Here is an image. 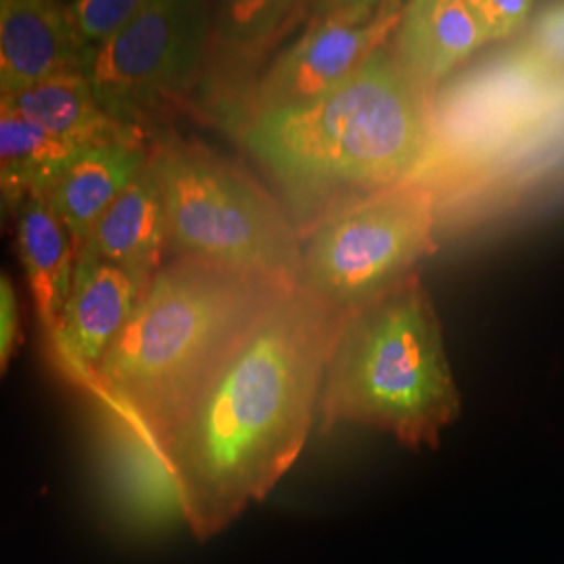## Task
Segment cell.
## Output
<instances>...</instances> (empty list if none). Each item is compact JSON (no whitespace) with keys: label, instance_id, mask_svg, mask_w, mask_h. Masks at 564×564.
Listing matches in <instances>:
<instances>
[{"label":"cell","instance_id":"20","mask_svg":"<svg viewBox=\"0 0 564 564\" xmlns=\"http://www.w3.org/2000/svg\"><path fill=\"white\" fill-rule=\"evenodd\" d=\"M18 337V300L7 276L0 274V375Z\"/></svg>","mask_w":564,"mask_h":564},{"label":"cell","instance_id":"6","mask_svg":"<svg viewBox=\"0 0 564 564\" xmlns=\"http://www.w3.org/2000/svg\"><path fill=\"white\" fill-rule=\"evenodd\" d=\"M435 251L431 195L398 184L326 216L307 235L297 286L347 316L416 276V265Z\"/></svg>","mask_w":564,"mask_h":564},{"label":"cell","instance_id":"19","mask_svg":"<svg viewBox=\"0 0 564 564\" xmlns=\"http://www.w3.org/2000/svg\"><path fill=\"white\" fill-rule=\"evenodd\" d=\"M485 42H500L519 32L535 11L529 0H470Z\"/></svg>","mask_w":564,"mask_h":564},{"label":"cell","instance_id":"14","mask_svg":"<svg viewBox=\"0 0 564 564\" xmlns=\"http://www.w3.org/2000/svg\"><path fill=\"white\" fill-rule=\"evenodd\" d=\"M36 186L18 212V247L36 314L48 339L57 333L65 303L69 300L78 251L63 226L44 188Z\"/></svg>","mask_w":564,"mask_h":564},{"label":"cell","instance_id":"4","mask_svg":"<svg viewBox=\"0 0 564 564\" xmlns=\"http://www.w3.org/2000/svg\"><path fill=\"white\" fill-rule=\"evenodd\" d=\"M460 408L444 328L419 274L343 316L316 416L324 433L360 424L435 449Z\"/></svg>","mask_w":564,"mask_h":564},{"label":"cell","instance_id":"1","mask_svg":"<svg viewBox=\"0 0 564 564\" xmlns=\"http://www.w3.org/2000/svg\"><path fill=\"white\" fill-rule=\"evenodd\" d=\"M341 321L300 286L282 289L172 429L162 464L199 540L263 500L300 458Z\"/></svg>","mask_w":564,"mask_h":564},{"label":"cell","instance_id":"9","mask_svg":"<svg viewBox=\"0 0 564 564\" xmlns=\"http://www.w3.org/2000/svg\"><path fill=\"white\" fill-rule=\"evenodd\" d=\"M144 282L113 263L76 260L57 333L48 339L61 370L86 389L141 300Z\"/></svg>","mask_w":564,"mask_h":564},{"label":"cell","instance_id":"17","mask_svg":"<svg viewBox=\"0 0 564 564\" xmlns=\"http://www.w3.org/2000/svg\"><path fill=\"white\" fill-rule=\"evenodd\" d=\"M78 149L82 147L46 134L36 123L0 105V167L13 163L55 165L69 160Z\"/></svg>","mask_w":564,"mask_h":564},{"label":"cell","instance_id":"15","mask_svg":"<svg viewBox=\"0 0 564 564\" xmlns=\"http://www.w3.org/2000/svg\"><path fill=\"white\" fill-rule=\"evenodd\" d=\"M0 105L36 123L46 134L76 147L139 134L105 116L84 74H65L34 84L18 95L2 97Z\"/></svg>","mask_w":564,"mask_h":564},{"label":"cell","instance_id":"8","mask_svg":"<svg viewBox=\"0 0 564 564\" xmlns=\"http://www.w3.org/2000/svg\"><path fill=\"white\" fill-rule=\"evenodd\" d=\"M403 2H337L316 13L258 82L247 116L300 107L333 93L391 41Z\"/></svg>","mask_w":564,"mask_h":564},{"label":"cell","instance_id":"2","mask_svg":"<svg viewBox=\"0 0 564 564\" xmlns=\"http://www.w3.org/2000/svg\"><path fill=\"white\" fill-rule=\"evenodd\" d=\"M282 289L193 260L163 263L84 391L162 460L186 408Z\"/></svg>","mask_w":564,"mask_h":564},{"label":"cell","instance_id":"12","mask_svg":"<svg viewBox=\"0 0 564 564\" xmlns=\"http://www.w3.org/2000/svg\"><path fill=\"white\" fill-rule=\"evenodd\" d=\"M167 256L162 188L151 162L95 224L78 260L113 263L149 284Z\"/></svg>","mask_w":564,"mask_h":564},{"label":"cell","instance_id":"7","mask_svg":"<svg viewBox=\"0 0 564 564\" xmlns=\"http://www.w3.org/2000/svg\"><path fill=\"white\" fill-rule=\"evenodd\" d=\"M212 41L214 11L205 2L147 0L88 67L105 116L147 137L149 120L199 80Z\"/></svg>","mask_w":564,"mask_h":564},{"label":"cell","instance_id":"16","mask_svg":"<svg viewBox=\"0 0 564 564\" xmlns=\"http://www.w3.org/2000/svg\"><path fill=\"white\" fill-rule=\"evenodd\" d=\"M147 0H76L65 2L67 18L88 61L97 57L142 11Z\"/></svg>","mask_w":564,"mask_h":564},{"label":"cell","instance_id":"3","mask_svg":"<svg viewBox=\"0 0 564 564\" xmlns=\"http://www.w3.org/2000/svg\"><path fill=\"white\" fill-rule=\"evenodd\" d=\"M242 142L295 195L381 193L403 184L426 155V93L403 72L387 42L321 99L247 116Z\"/></svg>","mask_w":564,"mask_h":564},{"label":"cell","instance_id":"18","mask_svg":"<svg viewBox=\"0 0 564 564\" xmlns=\"http://www.w3.org/2000/svg\"><path fill=\"white\" fill-rule=\"evenodd\" d=\"M57 165L59 163L55 165L13 163V165L0 167V230L9 224V220L18 218L21 203L25 202V197L36 186L48 182Z\"/></svg>","mask_w":564,"mask_h":564},{"label":"cell","instance_id":"10","mask_svg":"<svg viewBox=\"0 0 564 564\" xmlns=\"http://www.w3.org/2000/svg\"><path fill=\"white\" fill-rule=\"evenodd\" d=\"M88 67L65 2L0 0V99Z\"/></svg>","mask_w":564,"mask_h":564},{"label":"cell","instance_id":"11","mask_svg":"<svg viewBox=\"0 0 564 564\" xmlns=\"http://www.w3.org/2000/svg\"><path fill=\"white\" fill-rule=\"evenodd\" d=\"M149 144L139 134L86 144L59 163L42 186L48 205L69 230L76 251L109 205L147 165Z\"/></svg>","mask_w":564,"mask_h":564},{"label":"cell","instance_id":"13","mask_svg":"<svg viewBox=\"0 0 564 564\" xmlns=\"http://www.w3.org/2000/svg\"><path fill=\"white\" fill-rule=\"evenodd\" d=\"M485 44L470 0H412L403 2L389 48L412 82L429 93Z\"/></svg>","mask_w":564,"mask_h":564},{"label":"cell","instance_id":"5","mask_svg":"<svg viewBox=\"0 0 564 564\" xmlns=\"http://www.w3.org/2000/svg\"><path fill=\"white\" fill-rule=\"evenodd\" d=\"M149 162L162 188L172 258L297 286L302 242L258 182L202 142L178 137L151 142Z\"/></svg>","mask_w":564,"mask_h":564}]
</instances>
